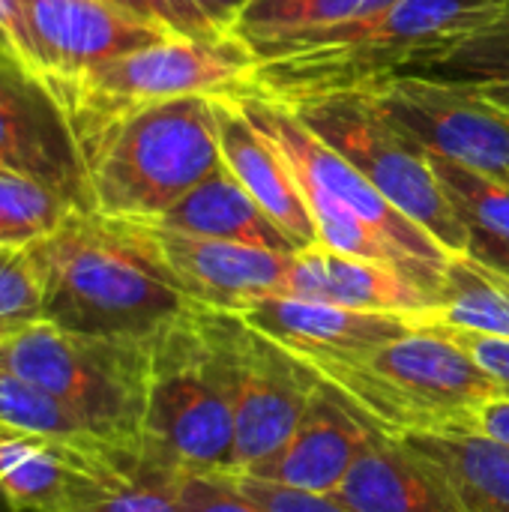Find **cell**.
Segmentation results:
<instances>
[{
	"instance_id": "26",
	"label": "cell",
	"mask_w": 509,
	"mask_h": 512,
	"mask_svg": "<svg viewBox=\"0 0 509 512\" xmlns=\"http://www.w3.org/2000/svg\"><path fill=\"white\" fill-rule=\"evenodd\" d=\"M78 210L48 183L0 168V246L30 249Z\"/></svg>"
},
{
	"instance_id": "23",
	"label": "cell",
	"mask_w": 509,
	"mask_h": 512,
	"mask_svg": "<svg viewBox=\"0 0 509 512\" xmlns=\"http://www.w3.org/2000/svg\"><path fill=\"white\" fill-rule=\"evenodd\" d=\"M177 483L180 471L141 444L108 447L81 495L63 512H186Z\"/></svg>"
},
{
	"instance_id": "32",
	"label": "cell",
	"mask_w": 509,
	"mask_h": 512,
	"mask_svg": "<svg viewBox=\"0 0 509 512\" xmlns=\"http://www.w3.org/2000/svg\"><path fill=\"white\" fill-rule=\"evenodd\" d=\"M222 477L234 492H240L246 501H252L264 512H354L345 507L336 495H318V492H300L288 486L267 483L261 477H252L246 471H225Z\"/></svg>"
},
{
	"instance_id": "20",
	"label": "cell",
	"mask_w": 509,
	"mask_h": 512,
	"mask_svg": "<svg viewBox=\"0 0 509 512\" xmlns=\"http://www.w3.org/2000/svg\"><path fill=\"white\" fill-rule=\"evenodd\" d=\"M336 498L354 512H465L423 456L378 429H372Z\"/></svg>"
},
{
	"instance_id": "18",
	"label": "cell",
	"mask_w": 509,
	"mask_h": 512,
	"mask_svg": "<svg viewBox=\"0 0 509 512\" xmlns=\"http://www.w3.org/2000/svg\"><path fill=\"white\" fill-rule=\"evenodd\" d=\"M282 297L318 300L360 312H396V315H426L432 297L402 276L396 267L333 252L321 243L294 252L288 285Z\"/></svg>"
},
{
	"instance_id": "37",
	"label": "cell",
	"mask_w": 509,
	"mask_h": 512,
	"mask_svg": "<svg viewBox=\"0 0 509 512\" xmlns=\"http://www.w3.org/2000/svg\"><path fill=\"white\" fill-rule=\"evenodd\" d=\"M471 432L486 435V438L501 441L509 447V396H498V399H489L486 405H480L474 411Z\"/></svg>"
},
{
	"instance_id": "22",
	"label": "cell",
	"mask_w": 509,
	"mask_h": 512,
	"mask_svg": "<svg viewBox=\"0 0 509 512\" xmlns=\"http://www.w3.org/2000/svg\"><path fill=\"white\" fill-rule=\"evenodd\" d=\"M399 441L423 456L465 512H509V447L477 432H411Z\"/></svg>"
},
{
	"instance_id": "19",
	"label": "cell",
	"mask_w": 509,
	"mask_h": 512,
	"mask_svg": "<svg viewBox=\"0 0 509 512\" xmlns=\"http://www.w3.org/2000/svg\"><path fill=\"white\" fill-rule=\"evenodd\" d=\"M108 447L120 444H72L0 426V495L12 512H63Z\"/></svg>"
},
{
	"instance_id": "15",
	"label": "cell",
	"mask_w": 509,
	"mask_h": 512,
	"mask_svg": "<svg viewBox=\"0 0 509 512\" xmlns=\"http://www.w3.org/2000/svg\"><path fill=\"white\" fill-rule=\"evenodd\" d=\"M237 315L300 360L363 357L417 327L414 315L360 312L300 297H264Z\"/></svg>"
},
{
	"instance_id": "10",
	"label": "cell",
	"mask_w": 509,
	"mask_h": 512,
	"mask_svg": "<svg viewBox=\"0 0 509 512\" xmlns=\"http://www.w3.org/2000/svg\"><path fill=\"white\" fill-rule=\"evenodd\" d=\"M237 102L255 120V126L282 150V156L300 180L324 189L330 198L345 204L354 216L372 225L390 246H396L408 261L426 270L441 288L444 267L453 255L426 228H420L396 204H390L339 150L318 138L288 105L258 93H243L237 96Z\"/></svg>"
},
{
	"instance_id": "2",
	"label": "cell",
	"mask_w": 509,
	"mask_h": 512,
	"mask_svg": "<svg viewBox=\"0 0 509 512\" xmlns=\"http://www.w3.org/2000/svg\"><path fill=\"white\" fill-rule=\"evenodd\" d=\"M501 15H509V0H396L363 18L276 36L249 45L258 57L249 93L300 102L366 90Z\"/></svg>"
},
{
	"instance_id": "40",
	"label": "cell",
	"mask_w": 509,
	"mask_h": 512,
	"mask_svg": "<svg viewBox=\"0 0 509 512\" xmlns=\"http://www.w3.org/2000/svg\"><path fill=\"white\" fill-rule=\"evenodd\" d=\"M0 512H12V507L6 504V498H3V495H0Z\"/></svg>"
},
{
	"instance_id": "33",
	"label": "cell",
	"mask_w": 509,
	"mask_h": 512,
	"mask_svg": "<svg viewBox=\"0 0 509 512\" xmlns=\"http://www.w3.org/2000/svg\"><path fill=\"white\" fill-rule=\"evenodd\" d=\"M417 324L429 327V330L441 333L444 339H450L453 345H459L489 378H495L501 384V390L509 396V339L462 330V327H447V324H426V321H417Z\"/></svg>"
},
{
	"instance_id": "8",
	"label": "cell",
	"mask_w": 509,
	"mask_h": 512,
	"mask_svg": "<svg viewBox=\"0 0 509 512\" xmlns=\"http://www.w3.org/2000/svg\"><path fill=\"white\" fill-rule=\"evenodd\" d=\"M282 105L339 150L390 204L426 228L450 255H462L468 249V225L444 195L426 150L396 129L363 90Z\"/></svg>"
},
{
	"instance_id": "5",
	"label": "cell",
	"mask_w": 509,
	"mask_h": 512,
	"mask_svg": "<svg viewBox=\"0 0 509 512\" xmlns=\"http://www.w3.org/2000/svg\"><path fill=\"white\" fill-rule=\"evenodd\" d=\"M255 63L258 57L240 36L216 42L171 36L78 75L45 81V87L81 150L102 129L147 105L180 96H243L249 93Z\"/></svg>"
},
{
	"instance_id": "24",
	"label": "cell",
	"mask_w": 509,
	"mask_h": 512,
	"mask_svg": "<svg viewBox=\"0 0 509 512\" xmlns=\"http://www.w3.org/2000/svg\"><path fill=\"white\" fill-rule=\"evenodd\" d=\"M417 321L509 339V276L465 252L453 255L432 309Z\"/></svg>"
},
{
	"instance_id": "28",
	"label": "cell",
	"mask_w": 509,
	"mask_h": 512,
	"mask_svg": "<svg viewBox=\"0 0 509 512\" xmlns=\"http://www.w3.org/2000/svg\"><path fill=\"white\" fill-rule=\"evenodd\" d=\"M429 165L444 186V195L468 228H483L509 240V183L474 171L441 153H429Z\"/></svg>"
},
{
	"instance_id": "35",
	"label": "cell",
	"mask_w": 509,
	"mask_h": 512,
	"mask_svg": "<svg viewBox=\"0 0 509 512\" xmlns=\"http://www.w3.org/2000/svg\"><path fill=\"white\" fill-rule=\"evenodd\" d=\"M0 57L18 63L30 75H36V60H33V48H30L24 0H0Z\"/></svg>"
},
{
	"instance_id": "1",
	"label": "cell",
	"mask_w": 509,
	"mask_h": 512,
	"mask_svg": "<svg viewBox=\"0 0 509 512\" xmlns=\"http://www.w3.org/2000/svg\"><path fill=\"white\" fill-rule=\"evenodd\" d=\"M27 255L39 321L69 333L150 342L195 306L162 270L135 219L78 207Z\"/></svg>"
},
{
	"instance_id": "6",
	"label": "cell",
	"mask_w": 509,
	"mask_h": 512,
	"mask_svg": "<svg viewBox=\"0 0 509 512\" xmlns=\"http://www.w3.org/2000/svg\"><path fill=\"white\" fill-rule=\"evenodd\" d=\"M150 342H117L24 324L0 339V369L60 402L87 432L108 444H141Z\"/></svg>"
},
{
	"instance_id": "13",
	"label": "cell",
	"mask_w": 509,
	"mask_h": 512,
	"mask_svg": "<svg viewBox=\"0 0 509 512\" xmlns=\"http://www.w3.org/2000/svg\"><path fill=\"white\" fill-rule=\"evenodd\" d=\"M0 168L36 177L90 210L84 159L57 99L6 57H0Z\"/></svg>"
},
{
	"instance_id": "34",
	"label": "cell",
	"mask_w": 509,
	"mask_h": 512,
	"mask_svg": "<svg viewBox=\"0 0 509 512\" xmlns=\"http://www.w3.org/2000/svg\"><path fill=\"white\" fill-rule=\"evenodd\" d=\"M177 492L186 512H264L216 474H180Z\"/></svg>"
},
{
	"instance_id": "27",
	"label": "cell",
	"mask_w": 509,
	"mask_h": 512,
	"mask_svg": "<svg viewBox=\"0 0 509 512\" xmlns=\"http://www.w3.org/2000/svg\"><path fill=\"white\" fill-rule=\"evenodd\" d=\"M390 3L396 0H249L234 36L246 45H258L276 36L363 18Z\"/></svg>"
},
{
	"instance_id": "9",
	"label": "cell",
	"mask_w": 509,
	"mask_h": 512,
	"mask_svg": "<svg viewBox=\"0 0 509 512\" xmlns=\"http://www.w3.org/2000/svg\"><path fill=\"white\" fill-rule=\"evenodd\" d=\"M198 321L234 408V471H246L291 438L321 390V378L309 363L237 312L198 306Z\"/></svg>"
},
{
	"instance_id": "12",
	"label": "cell",
	"mask_w": 509,
	"mask_h": 512,
	"mask_svg": "<svg viewBox=\"0 0 509 512\" xmlns=\"http://www.w3.org/2000/svg\"><path fill=\"white\" fill-rule=\"evenodd\" d=\"M135 222L141 225L162 270L198 306L243 312L255 300L285 294L294 252L195 237L147 219Z\"/></svg>"
},
{
	"instance_id": "7",
	"label": "cell",
	"mask_w": 509,
	"mask_h": 512,
	"mask_svg": "<svg viewBox=\"0 0 509 512\" xmlns=\"http://www.w3.org/2000/svg\"><path fill=\"white\" fill-rule=\"evenodd\" d=\"M141 447L180 474L237 468L234 408L198 321V303L150 339Z\"/></svg>"
},
{
	"instance_id": "3",
	"label": "cell",
	"mask_w": 509,
	"mask_h": 512,
	"mask_svg": "<svg viewBox=\"0 0 509 512\" xmlns=\"http://www.w3.org/2000/svg\"><path fill=\"white\" fill-rule=\"evenodd\" d=\"M90 210L159 219L198 183L222 171L216 96L147 105L81 147Z\"/></svg>"
},
{
	"instance_id": "39",
	"label": "cell",
	"mask_w": 509,
	"mask_h": 512,
	"mask_svg": "<svg viewBox=\"0 0 509 512\" xmlns=\"http://www.w3.org/2000/svg\"><path fill=\"white\" fill-rule=\"evenodd\" d=\"M474 96H480L483 102H489L492 108L509 114V81H495V84H480V87H468Z\"/></svg>"
},
{
	"instance_id": "31",
	"label": "cell",
	"mask_w": 509,
	"mask_h": 512,
	"mask_svg": "<svg viewBox=\"0 0 509 512\" xmlns=\"http://www.w3.org/2000/svg\"><path fill=\"white\" fill-rule=\"evenodd\" d=\"M111 3H117L126 12H132L135 18L165 30L168 36L201 39V42H216V39L228 36L216 27V21L201 9L198 0H111Z\"/></svg>"
},
{
	"instance_id": "38",
	"label": "cell",
	"mask_w": 509,
	"mask_h": 512,
	"mask_svg": "<svg viewBox=\"0 0 509 512\" xmlns=\"http://www.w3.org/2000/svg\"><path fill=\"white\" fill-rule=\"evenodd\" d=\"M198 3H201V9L216 21V27H219L222 33L234 36L237 21H240V15H243V9H246L249 0H198Z\"/></svg>"
},
{
	"instance_id": "14",
	"label": "cell",
	"mask_w": 509,
	"mask_h": 512,
	"mask_svg": "<svg viewBox=\"0 0 509 512\" xmlns=\"http://www.w3.org/2000/svg\"><path fill=\"white\" fill-rule=\"evenodd\" d=\"M24 12L42 84L171 39L111 0H24Z\"/></svg>"
},
{
	"instance_id": "30",
	"label": "cell",
	"mask_w": 509,
	"mask_h": 512,
	"mask_svg": "<svg viewBox=\"0 0 509 512\" xmlns=\"http://www.w3.org/2000/svg\"><path fill=\"white\" fill-rule=\"evenodd\" d=\"M39 321V285L27 249L0 246V339Z\"/></svg>"
},
{
	"instance_id": "29",
	"label": "cell",
	"mask_w": 509,
	"mask_h": 512,
	"mask_svg": "<svg viewBox=\"0 0 509 512\" xmlns=\"http://www.w3.org/2000/svg\"><path fill=\"white\" fill-rule=\"evenodd\" d=\"M0 426L72 444H99V438L87 432L60 402L6 369H0Z\"/></svg>"
},
{
	"instance_id": "4",
	"label": "cell",
	"mask_w": 509,
	"mask_h": 512,
	"mask_svg": "<svg viewBox=\"0 0 509 512\" xmlns=\"http://www.w3.org/2000/svg\"><path fill=\"white\" fill-rule=\"evenodd\" d=\"M372 429L384 435L471 432L474 411L507 396L459 345L429 327L363 357L303 360Z\"/></svg>"
},
{
	"instance_id": "16",
	"label": "cell",
	"mask_w": 509,
	"mask_h": 512,
	"mask_svg": "<svg viewBox=\"0 0 509 512\" xmlns=\"http://www.w3.org/2000/svg\"><path fill=\"white\" fill-rule=\"evenodd\" d=\"M372 426L333 390L321 381L309 411L291 432V438L246 474L261 477L276 486L336 495L348 480L357 456L363 453Z\"/></svg>"
},
{
	"instance_id": "11",
	"label": "cell",
	"mask_w": 509,
	"mask_h": 512,
	"mask_svg": "<svg viewBox=\"0 0 509 512\" xmlns=\"http://www.w3.org/2000/svg\"><path fill=\"white\" fill-rule=\"evenodd\" d=\"M363 93L423 150L509 183V114L492 108L468 87L396 75Z\"/></svg>"
},
{
	"instance_id": "25",
	"label": "cell",
	"mask_w": 509,
	"mask_h": 512,
	"mask_svg": "<svg viewBox=\"0 0 509 512\" xmlns=\"http://www.w3.org/2000/svg\"><path fill=\"white\" fill-rule=\"evenodd\" d=\"M396 75H414L453 87H480V84L509 81V15H501L465 36H456L414 57Z\"/></svg>"
},
{
	"instance_id": "36",
	"label": "cell",
	"mask_w": 509,
	"mask_h": 512,
	"mask_svg": "<svg viewBox=\"0 0 509 512\" xmlns=\"http://www.w3.org/2000/svg\"><path fill=\"white\" fill-rule=\"evenodd\" d=\"M465 255L489 264L492 270L509 276V240L498 237V234H489L483 228H468V249Z\"/></svg>"
},
{
	"instance_id": "17",
	"label": "cell",
	"mask_w": 509,
	"mask_h": 512,
	"mask_svg": "<svg viewBox=\"0 0 509 512\" xmlns=\"http://www.w3.org/2000/svg\"><path fill=\"white\" fill-rule=\"evenodd\" d=\"M216 129L225 168L267 210V216L300 249L318 243L303 186L282 150L255 126L237 96H216Z\"/></svg>"
},
{
	"instance_id": "21",
	"label": "cell",
	"mask_w": 509,
	"mask_h": 512,
	"mask_svg": "<svg viewBox=\"0 0 509 512\" xmlns=\"http://www.w3.org/2000/svg\"><path fill=\"white\" fill-rule=\"evenodd\" d=\"M147 222H159L195 237L231 240L273 252H297L291 237L267 216V210L234 180L225 165L222 171L198 183L186 198H180L168 213Z\"/></svg>"
}]
</instances>
